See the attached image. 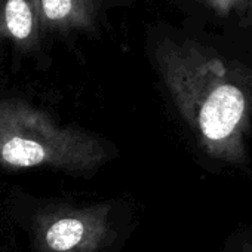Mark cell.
<instances>
[{"instance_id": "6da1fadb", "label": "cell", "mask_w": 252, "mask_h": 252, "mask_svg": "<svg viewBox=\"0 0 252 252\" xmlns=\"http://www.w3.org/2000/svg\"><path fill=\"white\" fill-rule=\"evenodd\" d=\"M153 60L197 155L212 171L248 172L252 67L193 39L159 40Z\"/></svg>"}, {"instance_id": "7a4b0ae2", "label": "cell", "mask_w": 252, "mask_h": 252, "mask_svg": "<svg viewBox=\"0 0 252 252\" xmlns=\"http://www.w3.org/2000/svg\"><path fill=\"white\" fill-rule=\"evenodd\" d=\"M111 158L113 147L102 138L61 125L23 99H0V168L86 174Z\"/></svg>"}, {"instance_id": "3957f363", "label": "cell", "mask_w": 252, "mask_h": 252, "mask_svg": "<svg viewBox=\"0 0 252 252\" xmlns=\"http://www.w3.org/2000/svg\"><path fill=\"white\" fill-rule=\"evenodd\" d=\"M36 252H99L116 233L111 202L45 208L33 220Z\"/></svg>"}, {"instance_id": "277c9868", "label": "cell", "mask_w": 252, "mask_h": 252, "mask_svg": "<svg viewBox=\"0 0 252 252\" xmlns=\"http://www.w3.org/2000/svg\"><path fill=\"white\" fill-rule=\"evenodd\" d=\"M43 34L37 0H0V40L9 39L20 49H36Z\"/></svg>"}, {"instance_id": "5b68a950", "label": "cell", "mask_w": 252, "mask_h": 252, "mask_svg": "<svg viewBox=\"0 0 252 252\" xmlns=\"http://www.w3.org/2000/svg\"><path fill=\"white\" fill-rule=\"evenodd\" d=\"M37 3L43 33L91 30L101 8V0H37Z\"/></svg>"}, {"instance_id": "8992f818", "label": "cell", "mask_w": 252, "mask_h": 252, "mask_svg": "<svg viewBox=\"0 0 252 252\" xmlns=\"http://www.w3.org/2000/svg\"><path fill=\"white\" fill-rule=\"evenodd\" d=\"M224 252H252V227L234 230L225 242Z\"/></svg>"}, {"instance_id": "52a82bcc", "label": "cell", "mask_w": 252, "mask_h": 252, "mask_svg": "<svg viewBox=\"0 0 252 252\" xmlns=\"http://www.w3.org/2000/svg\"><path fill=\"white\" fill-rule=\"evenodd\" d=\"M203 2L218 15V17H228L236 9L242 8L246 0H203Z\"/></svg>"}, {"instance_id": "ba28073f", "label": "cell", "mask_w": 252, "mask_h": 252, "mask_svg": "<svg viewBox=\"0 0 252 252\" xmlns=\"http://www.w3.org/2000/svg\"><path fill=\"white\" fill-rule=\"evenodd\" d=\"M251 12H252V0H251Z\"/></svg>"}]
</instances>
